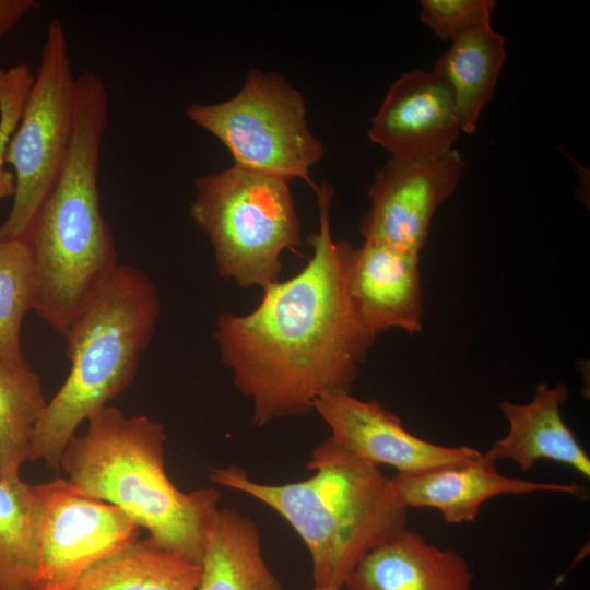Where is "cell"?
<instances>
[{"mask_svg": "<svg viewBox=\"0 0 590 590\" xmlns=\"http://www.w3.org/2000/svg\"><path fill=\"white\" fill-rule=\"evenodd\" d=\"M568 387L557 384L536 386L532 400L524 404L503 400L500 410L509 424L505 437L489 448L497 459L515 462L523 472L541 459L563 463L590 477V459L562 417Z\"/></svg>", "mask_w": 590, "mask_h": 590, "instance_id": "2e32d148", "label": "cell"}, {"mask_svg": "<svg viewBox=\"0 0 590 590\" xmlns=\"http://www.w3.org/2000/svg\"><path fill=\"white\" fill-rule=\"evenodd\" d=\"M464 168L455 149L437 157H391L368 189L370 206L359 225L364 239L421 252L434 213L455 192Z\"/></svg>", "mask_w": 590, "mask_h": 590, "instance_id": "30bf717a", "label": "cell"}, {"mask_svg": "<svg viewBox=\"0 0 590 590\" xmlns=\"http://www.w3.org/2000/svg\"><path fill=\"white\" fill-rule=\"evenodd\" d=\"M473 575L452 548L406 528L367 553L345 581L347 590H472Z\"/></svg>", "mask_w": 590, "mask_h": 590, "instance_id": "9a60e30c", "label": "cell"}, {"mask_svg": "<svg viewBox=\"0 0 590 590\" xmlns=\"http://www.w3.org/2000/svg\"><path fill=\"white\" fill-rule=\"evenodd\" d=\"M67 444L60 470L83 494L128 515L160 546L202 563L220 492L179 491L165 469L164 425L107 405Z\"/></svg>", "mask_w": 590, "mask_h": 590, "instance_id": "3957f363", "label": "cell"}, {"mask_svg": "<svg viewBox=\"0 0 590 590\" xmlns=\"http://www.w3.org/2000/svg\"><path fill=\"white\" fill-rule=\"evenodd\" d=\"M460 132L450 86L434 72L415 70L390 86L367 134L393 158H427L452 151Z\"/></svg>", "mask_w": 590, "mask_h": 590, "instance_id": "4fadbf2b", "label": "cell"}, {"mask_svg": "<svg viewBox=\"0 0 590 590\" xmlns=\"http://www.w3.org/2000/svg\"><path fill=\"white\" fill-rule=\"evenodd\" d=\"M314 474L281 485L258 483L238 467L213 469V483L263 503L297 532L312 565L315 588L342 589L358 562L406 523V508L387 498L389 477L329 437L307 465Z\"/></svg>", "mask_w": 590, "mask_h": 590, "instance_id": "277c9868", "label": "cell"}, {"mask_svg": "<svg viewBox=\"0 0 590 590\" xmlns=\"http://www.w3.org/2000/svg\"><path fill=\"white\" fill-rule=\"evenodd\" d=\"M332 192L327 182L315 190L319 228L307 237L312 253L302 270L264 288L249 314L216 320L221 359L260 427L311 411L326 392H350L376 339L351 295L354 248L331 235Z\"/></svg>", "mask_w": 590, "mask_h": 590, "instance_id": "6da1fadb", "label": "cell"}, {"mask_svg": "<svg viewBox=\"0 0 590 590\" xmlns=\"http://www.w3.org/2000/svg\"><path fill=\"white\" fill-rule=\"evenodd\" d=\"M494 0H422L420 17L441 39L491 25Z\"/></svg>", "mask_w": 590, "mask_h": 590, "instance_id": "cb8c5ba5", "label": "cell"}, {"mask_svg": "<svg viewBox=\"0 0 590 590\" xmlns=\"http://www.w3.org/2000/svg\"><path fill=\"white\" fill-rule=\"evenodd\" d=\"M35 281L24 239L0 243V357L28 365L21 344L24 316L34 309Z\"/></svg>", "mask_w": 590, "mask_h": 590, "instance_id": "7402d4cb", "label": "cell"}, {"mask_svg": "<svg viewBox=\"0 0 590 590\" xmlns=\"http://www.w3.org/2000/svg\"><path fill=\"white\" fill-rule=\"evenodd\" d=\"M505 59V38L491 25L457 36L437 59L433 72L453 93L461 131H475L483 108L493 97Z\"/></svg>", "mask_w": 590, "mask_h": 590, "instance_id": "d6986e66", "label": "cell"}, {"mask_svg": "<svg viewBox=\"0 0 590 590\" xmlns=\"http://www.w3.org/2000/svg\"><path fill=\"white\" fill-rule=\"evenodd\" d=\"M47 401L39 376L30 365L0 357V481L21 480L32 437Z\"/></svg>", "mask_w": 590, "mask_h": 590, "instance_id": "ffe728a7", "label": "cell"}, {"mask_svg": "<svg viewBox=\"0 0 590 590\" xmlns=\"http://www.w3.org/2000/svg\"><path fill=\"white\" fill-rule=\"evenodd\" d=\"M158 316V294L151 279L119 264L63 335L71 368L36 424L28 461L42 460L60 471L62 452L78 427L133 382Z\"/></svg>", "mask_w": 590, "mask_h": 590, "instance_id": "5b68a950", "label": "cell"}, {"mask_svg": "<svg viewBox=\"0 0 590 590\" xmlns=\"http://www.w3.org/2000/svg\"><path fill=\"white\" fill-rule=\"evenodd\" d=\"M290 182L234 165L194 180L190 215L220 276L262 290L279 281L281 255L302 244Z\"/></svg>", "mask_w": 590, "mask_h": 590, "instance_id": "8992f818", "label": "cell"}, {"mask_svg": "<svg viewBox=\"0 0 590 590\" xmlns=\"http://www.w3.org/2000/svg\"><path fill=\"white\" fill-rule=\"evenodd\" d=\"M314 590H342V589L324 587V588H315Z\"/></svg>", "mask_w": 590, "mask_h": 590, "instance_id": "484cf974", "label": "cell"}, {"mask_svg": "<svg viewBox=\"0 0 590 590\" xmlns=\"http://www.w3.org/2000/svg\"><path fill=\"white\" fill-rule=\"evenodd\" d=\"M420 256L373 240L354 249L351 295L364 324L376 337L392 328L409 333L422 330Z\"/></svg>", "mask_w": 590, "mask_h": 590, "instance_id": "5bb4252c", "label": "cell"}, {"mask_svg": "<svg viewBox=\"0 0 590 590\" xmlns=\"http://www.w3.org/2000/svg\"><path fill=\"white\" fill-rule=\"evenodd\" d=\"M69 57L64 27L60 20H51L37 74L5 151V163L13 167L15 192L11 210L0 224V243L24 238L70 154L75 76Z\"/></svg>", "mask_w": 590, "mask_h": 590, "instance_id": "ba28073f", "label": "cell"}, {"mask_svg": "<svg viewBox=\"0 0 590 590\" xmlns=\"http://www.w3.org/2000/svg\"><path fill=\"white\" fill-rule=\"evenodd\" d=\"M35 487L39 554L30 590H70L94 564L139 539L141 528L128 515L83 494L67 479Z\"/></svg>", "mask_w": 590, "mask_h": 590, "instance_id": "9c48e42d", "label": "cell"}, {"mask_svg": "<svg viewBox=\"0 0 590 590\" xmlns=\"http://www.w3.org/2000/svg\"><path fill=\"white\" fill-rule=\"evenodd\" d=\"M344 451L376 467L398 473L416 472L471 460L480 451L468 446H442L408 432L400 417L373 399L359 400L349 391H329L312 405Z\"/></svg>", "mask_w": 590, "mask_h": 590, "instance_id": "8fae6325", "label": "cell"}, {"mask_svg": "<svg viewBox=\"0 0 590 590\" xmlns=\"http://www.w3.org/2000/svg\"><path fill=\"white\" fill-rule=\"evenodd\" d=\"M34 78L27 63L0 68V200L13 198L15 192L14 174L4 167L5 151L20 121Z\"/></svg>", "mask_w": 590, "mask_h": 590, "instance_id": "603a6c76", "label": "cell"}, {"mask_svg": "<svg viewBox=\"0 0 590 590\" xmlns=\"http://www.w3.org/2000/svg\"><path fill=\"white\" fill-rule=\"evenodd\" d=\"M202 565L137 539L90 567L70 590H198Z\"/></svg>", "mask_w": 590, "mask_h": 590, "instance_id": "ac0fdd59", "label": "cell"}, {"mask_svg": "<svg viewBox=\"0 0 590 590\" xmlns=\"http://www.w3.org/2000/svg\"><path fill=\"white\" fill-rule=\"evenodd\" d=\"M107 106L98 75L84 71L75 76L70 154L23 238L33 262V310L62 335L119 266L97 186Z\"/></svg>", "mask_w": 590, "mask_h": 590, "instance_id": "7a4b0ae2", "label": "cell"}, {"mask_svg": "<svg viewBox=\"0 0 590 590\" xmlns=\"http://www.w3.org/2000/svg\"><path fill=\"white\" fill-rule=\"evenodd\" d=\"M198 590H284L268 567L256 522L220 508L202 559Z\"/></svg>", "mask_w": 590, "mask_h": 590, "instance_id": "e0dca14e", "label": "cell"}, {"mask_svg": "<svg viewBox=\"0 0 590 590\" xmlns=\"http://www.w3.org/2000/svg\"><path fill=\"white\" fill-rule=\"evenodd\" d=\"M40 506L35 485L0 481V590H30L38 563Z\"/></svg>", "mask_w": 590, "mask_h": 590, "instance_id": "44dd1931", "label": "cell"}, {"mask_svg": "<svg viewBox=\"0 0 590 590\" xmlns=\"http://www.w3.org/2000/svg\"><path fill=\"white\" fill-rule=\"evenodd\" d=\"M497 457L488 449L475 458L389 477L387 498L403 508L437 509L448 523L472 522L482 505L499 495L538 492L583 497L585 487L575 483L535 482L505 476L496 468Z\"/></svg>", "mask_w": 590, "mask_h": 590, "instance_id": "7c38bea8", "label": "cell"}, {"mask_svg": "<svg viewBox=\"0 0 590 590\" xmlns=\"http://www.w3.org/2000/svg\"><path fill=\"white\" fill-rule=\"evenodd\" d=\"M38 8L35 0H0V38L28 12Z\"/></svg>", "mask_w": 590, "mask_h": 590, "instance_id": "d4e9b609", "label": "cell"}, {"mask_svg": "<svg viewBox=\"0 0 590 590\" xmlns=\"http://www.w3.org/2000/svg\"><path fill=\"white\" fill-rule=\"evenodd\" d=\"M186 114L226 146L234 166L299 178L317 189L309 170L323 156V145L308 128L303 95L282 75L252 69L232 98L193 103Z\"/></svg>", "mask_w": 590, "mask_h": 590, "instance_id": "52a82bcc", "label": "cell"}]
</instances>
